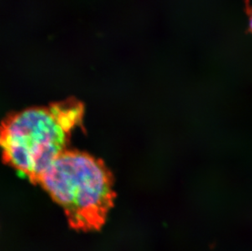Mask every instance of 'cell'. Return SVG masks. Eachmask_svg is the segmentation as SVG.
<instances>
[{"mask_svg": "<svg viewBox=\"0 0 252 251\" xmlns=\"http://www.w3.org/2000/svg\"><path fill=\"white\" fill-rule=\"evenodd\" d=\"M37 184L62 206L74 229H100L114 206L111 171L101 159L86 152L65 150Z\"/></svg>", "mask_w": 252, "mask_h": 251, "instance_id": "obj_2", "label": "cell"}, {"mask_svg": "<svg viewBox=\"0 0 252 251\" xmlns=\"http://www.w3.org/2000/svg\"><path fill=\"white\" fill-rule=\"evenodd\" d=\"M249 19H250V29L252 31V7L251 9L250 13H249Z\"/></svg>", "mask_w": 252, "mask_h": 251, "instance_id": "obj_3", "label": "cell"}, {"mask_svg": "<svg viewBox=\"0 0 252 251\" xmlns=\"http://www.w3.org/2000/svg\"><path fill=\"white\" fill-rule=\"evenodd\" d=\"M84 116V104L76 99L9 114L0 124L2 160L37 185L46 169L69 150L72 134Z\"/></svg>", "mask_w": 252, "mask_h": 251, "instance_id": "obj_1", "label": "cell"}]
</instances>
